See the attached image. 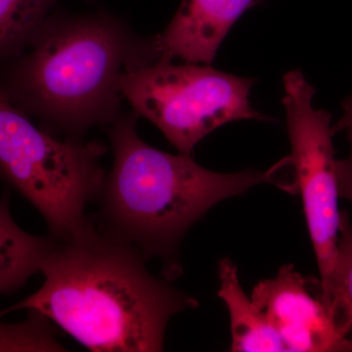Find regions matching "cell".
<instances>
[{
    "label": "cell",
    "instance_id": "7",
    "mask_svg": "<svg viewBox=\"0 0 352 352\" xmlns=\"http://www.w3.org/2000/svg\"><path fill=\"white\" fill-rule=\"evenodd\" d=\"M252 300L265 314L287 351H352L324 298L320 279L302 276L292 264L256 285Z\"/></svg>",
    "mask_w": 352,
    "mask_h": 352
},
{
    "label": "cell",
    "instance_id": "12",
    "mask_svg": "<svg viewBox=\"0 0 352 352\" xmlns=\"http://www.w3.org/2000/svg\"><path fill=\"white\" fill-rule=\"evenodd\" d=\"M329 295L336 319L352 342V224L347 212H340L337 256Z\"/></svg>",
    "mask_w": 352,
    "mask_h": 352
},
{
    "label": "cell",
    "instance_id": "3",
    "mask_svg": "<svg viewBox=\"0 0 352 352\" xmlns=\"http://www.w3.org/2000/svg\"><path fill=\"white\" fill-rule=\"evenodd\" d=\"M14 58L2 87L16 106L80 140L118 119L120 76L156 62L151 39L139 41L107 14L48 17Z\"/></svg>",
    "mask_w": 352,
    "mask_h": 352
},
{
    "label": "cell",
    "instance_id": "6",
    "mask_svg": "<svg viewBox=\"0 0 352 352\" xmlns=\"http://www.w3.org/2000/svg\"><path fill=\"white\" fill-rule=\"evenodd\" d=\"M283 85V104L298 193L302 195L324 298L332 309L329 291L337 256L340 219L332 116L327 111L314 107L315 90L302 72L287 73Z\"/></svg>",
    "mask_w": 352,
    "mask_h": 352
},
{
    "label": "cell",
    "instance_id": "15",
    "mask_svg": "<svg viewBox=\"0 0 352 352\" xmlns=\"http://www.w3.org/2000/svg\"><path fill=\"white\" fill-rule=\"evenodd\" d=\"M342 106L344 115L337 124H333L332 131L333 135L339 132H344L346 134L347 140L351 145V154H352V95L344 99Z\"/></svg>",
    "mask_w": 352,
    "mask_h": 352
},
{
    "label": "cell",
    "instance_id": "11",
    "mask_svg": "<svg viewBox=\"0 0 352 352\" xmlns=\"http://www.w3.org/2000/svg\"><path fill=\"white\" fill-rule=\"evenodd\" d=\"M57 0H0V59L19 54Z\"/></svg>",
    "mask_w": 352,
    "mask_h": 352
},
{
    "label": "cell",
    "instance_id": "2",
    "mask_svg": "<svg viewBox=\"0 0 352 352\" xmlns=\"http://www.w3.org/2000/svg\"><path fill=\"white\" fill-rule=\"evenodd\" d=\"M109 138L113 166L97 198L99 230L135 248L146 261L159 258L168 279L182 272L179 245L185 234L219 201L265 183L298 191L295 182L282 178L293 166L291 156L267 170L215 173L191 154L171 155L147 144L133 115L113 120Z\"/></svg>",
    "mask_w": 352,
    "mask_h": 352
},
{
    "label": "cell",
    "instance_id": "9",
    "mask_svg": "<svg viewBox=\"0 0 352 352\" xmlns=\"http://www.w3.org/2000/svg\"><path fill=\"white\" fill-rule=\"evenodd\" d=\"M219 278V296L226 303L230 314L231 351H287L267 317L245 295L241 286L237 267L230 258L220 259Z\"/></svg>",
    "mask_w": 352,
    "mask_h": 352
},
{
    "label": "cell",
    "instance_id": "14",
    "mask_svg": "<svg viewBox=\"0 0 352 352\" xmlns=\"http://www.w3.org/2000/svg\"><path fill=\"white\" fill-rule=\"evenodd\" d=\"M337 175L340 198L352 203V154L346 159L338 160Z\"/></svg>",
    "mask_w": 352,
    "mask_h": 352
},
{
    "label": "cell",
    "instance_id": "13",
    "mask_svg": "<svg viewBox=\"0 0 352 352\" xmlns=\"http://www.w3.org/2000/svg\"><path fill=\"white\" fill-rule=\"evenodd\" d=\"M20 324L0 323V351H64L53 333L50 319L34 310Z\"/></svg>",
    "mask_w": 352,
    "mask_h": 352
},
{
    "label": "cell",
    "instance_id": "5",
    "mask_svg": "<svg viewBox=\"0 0 352 352\" xmlns=\"http://www.w3.org/2000/svg\"><path fill=\"white\" fill-rule=\"evenodd\" d=\"M254 80L198 64L157 61L131 65L120 76V95L182 154L219 127L241 120L270 122L252 107Z\"/></svg>",
    "mask_w": 352,
    "mask_h": 352
},
{
    "label": "cell",
    "instance_id": "10",
    "mask_svg": "<svg viewBox=\"0 0 352 352\" xmlns=\"http://www.w3.org/2000/svg\"><path fill=\"white\" fill-rule=\"evenodd\" d=\"M10 195L0 198V294H9L24 286L41 272L55 239L25 232L13 219Z\"/></svg>",
    "mask_w": 352,
    "mask_h": 352
},
{
    "label": "cell",
    "instance_id": "8",
    "mask_svg": "<svg viewBox=\"0 0 352 352\" xmlns=\"http://www.w3.org/2000/svg\"><path fill=\"white\" fill-rule=\"evenodd\" d=\"M263 0H182L173 20L151 38L157 61L177 58L210 66L231 28Z\"/></svg>",
    "mask_w": 352,
    "mask_h": 352
},
{
    "label": "cell",
    "instance_id": "1",
    "mask_svg": "<svg viewBox=\"0 0 352 352\" xmlns=\"http://www.w3.org/2000/svg\"><path fill=\"white\" fill-rule=\"evenodd\" d=\"M135 248L97 230L55 240L36 293L0 311H38L90 351H163L168 322L193 296L146 267Z\"/></svg>",
    "mask_w": 352,
    "mask_h": 352
},
{
    "label": "cell",
    "instance_id": "4",
    "mask_svg": "<svg viewBox=\"0 0 352 352\" xmlns=\"http://www.w3.org/2000/svg\"><path fill=\"white\" fill-rule=\"evenodd\" d=\"M106 151L95 141H61L41 131L0 83V177L43 215L53 239H74L94 226L85 210L103 186Z\"/></svg>",
    "mask_w": 352,
    "mask_h": 352
}]
</instances>
